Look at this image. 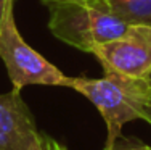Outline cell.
I'll return each mask as SVG.
<instances>
[{"mask_svg":"<svg viewBox=\"0 0 151 150\" xmlns=\"http://www.w3.org/2000/svg\"><path fill=\"white\" fill-rule=\"evenodd\" d=\"M150 105H151V103H150Z\"/></svg>","mask_w":151,"mask_h":150,"instance_id":"obj_13","label":"cell"},{"mask_svg":"<svg viewBox=\"0 0 151 150\" xmlns=\"http://www.w3.org/2000/svg\"><path fill=\"white\" fill-rule=\"evenodd\" d=\"M69 89L82 94L95 105L106 123L105 145L114 144L129 121L142 120L151 103V81L105 71L103 78H71Z\"/></svg>","mask_w":151,"mask_h":150,"instance_id":"obj_1","label":"cell"},{"mask_svg":"<svg viewBox=\"0 0 151 150\" xmlns=\"http://www.w3.org/2000/svg\"><path fill=\"white\" fill-rule=\"evenodd\" d=\"M6 3H8V0H0V28H2L3 16H5V8H6Z\"/></svg>","mask_w":151,"mask_h":150,"instance_id":"obj_11","label":"cell"},{"mask_svg":"<svg viewBox=\"0 0 151 150\" xmlns=\"http://www.w3.org/2000/svg\"><path fill=\"white\" fill-rule=\"evenodd\" d=\"M142 120H145L146 123H150V124H151V105H146V107H145V110H143V116H142Z\"/></svg>","mask_w":151,"mask_h":150,"instance_id":"obj_10","label":"cell"},{"mask_svg":"<svg viewBox=\"0 0 151 150\" xmlns=\"http://www.w3.org/2000/svg\"><path fill=\"white\" fill-rule=\"evenodd\" d=\"M48 8V28L61 42L85 53L119 37L129 24L105 0H40Z\"/></svg>","mask_w":151,"mask_h":150,"instance_id":"obj_2","label":"cell"},{"mask_svg":"<svg viewBox=\"0 0 151 150\" xmlns=\"http://www.w3.org/2000/svg\"><path fill=\"white\" fill-rule=\"evenodd\" d=\"M40 150H68V147L64 144H61V142H58L56 139H53V137L45 134Z\"/></svg>","mask_w":151,"mask_h":150,"instance_id":"obj_7","label":"cell"},{"mask_svg":"<svg viewBox=\"0 0 151 150\" xmlns=\"http://www.w3.org/2000/svg\"><path fill=\"white\" fill-rule=\"evenodd\" d=\"M148 79H150V81H151V73H150V76H148Z\"/></svg>","mask_w":151,"mask_h":150,"instance_id":"obj_12","label":"cell"},{"mask_svg":"<svg viewBox=\"0 0 151 150\" xmlns=\"http://www.w3.org/2000/svg\"><path fill=\"white\" fill-rule=\"evenodd\" d=\"M44 136L21 91L0 94V150H40Z\"/></svg>","mask_w":151,"mask_h":150,"instance_id":"obj_5","label":"cell"},{"mask_svg":"<svg viewBox=\"0 0 151 150\" xmlns=\"http://www.w3.org/2000/svg\"><path fill=\"white\" fill-rule=\"evenodd\" d=\"M0 58L5 63L13 89L21 91L26 86H69L71 76H66L45 60L19 34L15 21V0L6 3L0 28Z\"/></svg>","mask_w":151,"mask_h":150,"instance_id":"obj_3","label":"cell"},{"mask_svg":"<svg viewBox=\"0 0 151 150\" xmlns=\"http://www.w3.org/2000/svg\"><path fill=\"white\" fill-rule=\"evenodd\" d=\"M125 149L127 150H151V145L142 142L135 137H125Z\"/></svg>","mask_w":151,"mask_h":150,"instance_id":"obj_8","label":"cell"},{"mask_svg":"<svg viewBox=\"0 0 151 150\" xmlns=\"http://www.w3.org/2000/svg\"><path fill=\"white\" fill-rule=\"evenodd\" d=\"M92 55L103 71L148 79L151 73V24H129L119 37L96 45Z\"/></svg>","mask_w":151,"mask_h":150,"instance_id":"obj_4","label":"cell"},{"mask_svg":"<svg viewBox=\"0 0 151 150\" xmlns=\"http://www.w3.org/2000/svg\"><path fill=\"white\" fill-rule=\"evenodd\" d=\"M103 150H127V149H125V137L121 134L119 137L114 141L113 145H109V147H106V145H105Z\"/></svg>","mask_w":151,"mask_h":150,"instance_id":"obj_9","label":"cell"},{"mask_svg":"<svg viewBox=\"0 0 151 150\" xmlns=\"http://www.w3.org/2000/svg\"><path fill=\"white\" fill-rule=\"evenodd\" d=\"M105 3L127 24H151V0H105Z\"/></svg>","mask_w":151,"mask_h":150,"instance_id":"obj_6","label":"cell"}]
</instances>
